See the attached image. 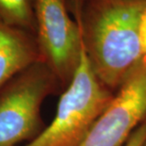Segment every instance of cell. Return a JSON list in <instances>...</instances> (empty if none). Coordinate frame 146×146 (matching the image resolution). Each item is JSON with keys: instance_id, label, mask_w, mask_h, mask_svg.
<instances>
[{"instance_id": "6da1fadb", "label": "cell", "mask_w": 146, "mask_h": 146, "mask_svg": "<svg viewBox=\"0 0 146 146\" xmlns=\"http://www.w3.org/2000/svg\"><path fill=\"white\" fill-rule=\"evenodd\" d=\"M96 76L116 92L141 54L146 0H67Z\"/></svg>"}, {"instance_id": "7a4b0ae2", "label": "cell", "mask_w": 146, "mask_h": 146, "mask_svg": "<svg viewBox=\"0 0 146 146\" xmlns=\"http://www.w3.org/2000/svg\"><path fill=\"white\" fill-rule=\"evenodd\" d=\"M114 94L96 76L82 41L79 64L53 121L25 146H80Z\"/></svg>"}, {"instance_id": "3957f363", "label": "cell", "mask_w": 146, "mask_h": 146, "mask_svg": "<svg viewBox=\"0 0 146 146\" xmlns=\"http://www.w3.org/2000/svg\"><path fill=\"white\" fill-rule=\"evenodd\" d=\"M59 82L44 60L16 76L0 96V146H16L41 125V106Z\"/></svg>"}, {"instance_id": "277c9868", "label": "cell", "mask_w": 146, "mask_h": 146, "mask_svg": "<svg viewBox=\"0 0 146 146\" xmlns=\"http://www.w3.org/2000/svg\"><path fill=\"white\" fill-rule=\"evenodd\" d=\"M32 5L41 57L59 82L68 85L80 61V27L69 15L67 0H32Z\"/></svg>"}, {"instance_id": "5b68a950", "label": "cell", "mask_w": 146, "mask_h": 146, "mask_svg": "<svg viewBox=\"0 0 146 146\" xmlns=\"http://www.w3.org/2000/svg\"><path fill=\"white\" fill-rule=\"evenodd\" d=\"M145 117L146 55H142L80 146H123Z\"/></svg>"}, {"instance_id": "8992f818", "label": "cell", "mask_w": 146, "mask_h": 146, "mask_svg": "<svg viewBox=\"0 0 146 146\" xmlns=\"http://www.w3.org/2000/svg\"><path fill=\"white\" fill-rule=\"evenodd\" d=\"M39 60L36 37L0 18V87Z\"/></svg>"}, {"instance_id": "52a82bcc", "label": "cell", "mask_w": 146, "mask_h": 146, "mask_svg": "<svg viewBox=\"0 0 146 146\" xmlns=\"http://www.w3.org/2000/svg\"><path fill=\"white\" fill-rule=\"evenodd\" d=\"M0 18L14 27L35 32L32 0H0Z\"/></svg>"}, {"instance_id": "ba28073f", "label": "cell", "mask_w": 146, "mask_h": 146, "mask_svg": "<svg viewBox=\"0 0 146 146\" xmlns=\"http://www.w3.org/2000/svg\"><path fill=\"white\" fill-rule=\"evenodd\" d=\"M146 142V117L123 146H143Z\"/></svg>"}, {"instance_id": "9c48e42d", "label": "cell", "mask_w": 146, "mask_h": 146, "mask_svg": "<svg viewBox=\"0 0 146 146\" xmlns=\"http://www.w3.org/2000/svg\"><path fill=\"white\" fill-rule=\"evenodd\" d=\"M139 42H141V54L146 55V10L142 14L139 24Z\"/></svg>"}, {"instance_id": "30bf717a", "label": "cell", "mask_w": 146, "mask_h": 146, "mask_svg": "<svg viewBox=\"0 0 146 146\" xmlns=\"http://www.w3.org/2000/svg\"><path fill=\"white\" fill-rule=\"evenodd\" d=\"M143 146H146V142H145V144H144V145H143Z\"/></svg>"}]
</instances>
